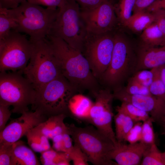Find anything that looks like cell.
Segmentation results:
<instances>
[{"label":"cell","instance_id":"cell-1","mask_svg":"<svg viewBox=\"0 0 165 165\" xmlns=\"http://www.w3.org/2000/svg\"><path fill=\"white\" fill-rule=\"evenodd\" d=\"M46 38L58 62L61 74L79 93L87 90L92 95L102 87L81 52L60 38L48 35Z\"/></svg>","mask_w":165,"mask_h":165},{"label":"cell","instance_id":"cell-2","mask_svg":"<svg viewBox=\"0 0 165 165\" xmlns=\"http://www.w3.org/2000/svg\"><path fill=\"white\" fill-rule=\"evenodd\" d=\"M114 40L110 64L98 80L102 87L112 92L123 87L126 80L134 74L137 62V50L122 30L116 31Z\"/></svg>","mask_w":165,"mask_h":165},{"label":"cell","instance_id":"cell-3","mask_svg":"<svg viewBox=\"0 0 165 165\" xmlns=\"http://www.w3.org/2000/svg\"><path fill=\"white\" fill-rule=\"evenodd\" d=\"M6 10L17 25L15 30L28 35L30 41L34 42L49 35L59 9L44 8L26 0L16 8Z\"/></svg>","mask_w":165,"mask_h":165},{"label":"cell","instance_id":"cell-4","mask_svg":"<svg viewBox=\"0 0 165 165\" xmlns=\"http://www.w3.org/2000/svg\"><path fill=\"white\" fill-rule=\"evenodd\" d=\"M35 90L32 109L39 111L48 118L62 114L70 116L69 101L79 93L62 74Z\"/></svg>","mask_w":165,"mask_h":165},{"label":"cell","instance_id":"cell-5","mask_svg":"<svg viewBox=\"0 0 165 165\" xmlns=\"http://www.w3.org/2000/svg\"><path fill=\"white\" fill-rule=\"evenodd\" d=\"M67 125L74 144L81 149L89 162L94 165H117L110 157L115 144L110 138L93 126Z\"/></svg>","mask_w":165,"mask_h":165},{"label":"cell","instance_id":"cell-6","mask_svg":"<svg viewBox=\"0 0 165 165\" xmlns=\"http://www.w3.org/2000/svg\"><path fill=\"white\" fill-rule=\"evenodd\" d=\"M31 43L29 62L23 74L36 90L61 74L58 62L46 38Z\"/></svg>","mask_w":165,"mask_h":165},{"label":"cell","instance_id":"cell-7","mask_svg":"<svg viewBox=\"0 0 165 165\" xmlns=\"http://www.w3.org/2000/svg\"><path fill=\"white\" fill-rule=\"evenodd\" d=\"M19 72H0V104L12 106V112L28 111L34 101L36 90L31 83Z\"/></svg>","mask_w":165,"mask_h":165},{"label":"cell","instance_id":"cell-8","mask_svg":"<svg viewBox=\"0 0 165 165\" xmlns=\"http://www.w3.org/2000/svg\"><path fill=\"white\" fill-rule=\"evenodd\" d=\"M87 33L79 5L75 0H67L59 9L49 35L63 39L82 52Z\"/></svg>","mask_w":165,"mask_h":165},{"label":"cell","instance_id":"cell-9","mask_svg":"<svg viewBox=\"0 0 165 165\" xmlns=\"http://www.w3.org/2000/svg\"><path fill=\"white\" fill-rule=\"evenodd\" d=\"M32 43L25 35L12 30L0 39V72L23 71L29 61Z\"/></svg>","mask_w":165,"mask_h":165},{"label":"cell","instance_id":"cell-10","mask_svg":"<svg viewBox=\"0 0 165 165\" xmlns=\"http://www.w3.org/2000/svg\"><path fill=\"white\" fill-rule=\"evenodd\" d=\"M116 31L97 34L87 33L85 37L82 53L97 80L110 63Z\"/></svg>","mask_w":165,"mask_h":165},{"label":"cell","instance_id":"cell-11","mask_svg":"<svg viewBox=\"0 0 165 165\" xmlns=\"http://www.w3.org/2000/svg\"><path fill=\"white\" fill-rule=\"evenodd\" d=\"M92 96L95 101L87 120L115 143L117 141L112 125L114 116L112 108L114 99L113 92L102 87Z\"/></svg>","mask_w":165,"mask_h":165},{"label":"cell","instance_id":"cell-12","mask_svg":"<svg viewBox=\"0 0 165 165\" xmlns=\"http://www.w3.org/2000/svg\"><path fill=\"white\" fill-rule=\"evenodd\" d=\"M114 4L113 0H106L94 9L80 10L87 33L101 34L115 31L119 29Z\"/></svg>","mask_w":165,"mask_h":165},{"label":"cell","instance_id":"cell-13","mask_svg":"<svg viewBox=\"0 0 165 165\" xmlns=\"http://www.w3.org/2000/svg\"><path fill=\"white\" fill-rule=\"evenodd\" d=\"M48 118L38 110L23 112L20 116L12 120L0 131V143H13L19 141L28 131Z\"/></svg>","mask_w":165,"mask_h":165},{"label":"cell","instance_id":"cell-14","mask_svg":"<svg viewBox=\"0 0 165 165\" xmlns=\"http://www.w3.org/2000/svg\"><path fill=\"white\" fill-rule=\"evenodd\" d=\"M113 93L114 99L130 103L148 113L154 122L165 114V101L152 95L130 94L123 87Z\"/></svg>","mask_w":165,"mask_h":165},{"label":"cell","instance_id":"cell-15","mask_svg":"<svg viewBox=\"0 0 165 165\" xmlns=\"http://www.w3.org/2000/svg\"><path fill=\"white\" fill-rule=\"evenodd\" d=\"M149 145L140 141L133 143L116 141L110 157L117 165H140L144 154Z\"/></svg>","mask_w":165,"mask_h":165},{"label":"cell","instance_id":"cell-16","mask_svg":"<svg viewBox=\"0 0 165 165\" xmlns=\"http://www.w3.org/2000/svg\"><path fill=\"white\" fill-rule=\"evenodd\" d=\"M165 64V44L157 47H149L140 44L137 50L135 72L151 69Z\"/></svg>","mask_w":165,"mask_h":165},{"label":"cell","instance_id":"cell-17","mask_svg":"<svg viewBox=\"0 0 165 165\" xmlns=\"http://www.w3.org/2000/svg\"><path fill=\"white\" fill-rule=\"evenodd\" d=\"M67 116L63 114L52 116L36 127L49 139L52 140L58 135L68 133L67 124L64 122Z\"/></svg>","mask_w":165,"mask_h":165},{"label":"cell","instance_id":"cell-18","mask_svg":"<svg viewBox=\"0 0 165 165\" xmlns=\"http://www.w3.org/2000/svg\"><path fill=\"white\" fill-rule=\"evenodd\" d=\"M36 156L23 141L19 140L13 144L11 165H39Z\"/></svg>","mask_w":165,"mask_h":165},{"label":"cell","instance_id":"cell-19","mask_svg":"<svg viewBox=\"0 0 165 165\" xmlns=\"http://www.w3.org/2000/svg\"><path fill=\"white\" fill-rule=\"evenodd\" d=\"M93 103L88 97L81 94H76L69 102L70 116L79 119L87 120Z\"/></svg>","mask_w":165,"mask_h":165},{"label":"cell","instance_id":"cell-20","mask_svg":"<svg viewBox=\"0 0 165 165\" xmlns=\"http://www.w3.org/2000/svg\"><path fill=\"white\" fill-rule=\"evenodd\" d=\"M154 22L152 13L145 10L133 13L123 27L134 32L141 34Z\"/></svg>","mask_w":165,"mask_h":165},{"label":"cell","instance_id":"cell-21","mask_svg":"<svg viewBox=\"0 0 165 165\" xmlns=\"http://www.w3.org/2000/svg\"><path fill=\"white\" fill-rule=\"evenodd\" d=\"M140 44L149 47L161 46L165 44V35L153 22L141 34Z\"/></svg>","mask_w":165,"mask_h":165},{"label":"cell","instance_id":"cell-22","mask_svg":"<svg viewBox=\"0 0 165 165\" xmlns=\"http://www.w3.org/2000/svg\"><path fill=\"white\" fill-rule=\"evenodd\" d=\"M25 136L28 145L35 152L41 153L51 148L49 139L36 127L28 131Z\"/></svg>","mask_w":165,"mask_h":165},{"label":"cell","instance_id":"cell-23","mask_svg":"<svg viewBox=\"0 0 165 165\" xmlns=\"http://www.w3.org/2000/svg\"><path fill=\"white\" fill-rule=\"evenodd\" d=\"M117 112L114 116L116 140L118 142H126L127 135L136 122L125 114Z\"/></svg>","mask_w":165,"mask_h":165},{"label":"cell","instance_id":"cell-24","mask_svg":"<svg viewBox=\"0 0 165 165\" xmlns=\"http://www.w3.org/2000/svg\"><path fill=\"white\" fill-rule=\"evenodd\" d=\"M41 154V163L44 165H68L72 161L69 154L57 151L52 147Z\"/></svg>","mask_w":165,"mask_h":165},{"label":"cell","instance_id":"cell-25","mask_svg":"<svg viewBox=\"0 0 165 165\" xmlns=\"http://www.w3.org/2000/svg\"><path fill=\"white\" fill-rule=\"evenodd\" d=\"M136 0H119L114 4L115 11L119 24V28L123 27L132 14Z\"/></svg>","mask_w":165,"mask_h":165},{"label":"cell","instance_id":"cell-26","mask_svg":"<svg viewBox=\"0 0 165 165\" xmlns=\"http://www.w3.org/2000/svg\"><path fill=\"white\" fill-rule=\"evenodd\" d=\"M116 110L125 114L136 122H144L150 117L147 112L127 102H121V105L117 106Z\"/></svg>","mask_w":165,"mask_h":165},{"label":"cell","instance_id":"cell-27","mask_svg":"<svg viewBox=\"0 0 165 165\" xmlns=\"http://www.w3.org/2000/svg\"><path fill=\"white\" fill-rule=\"evenodd\" d=\"M141 165H165V158L154 143L149 145L145 151Z\"/></svg>","mask_w":165,"mask_h":165},{"label":"cell","instance_id":"cell-28","mask_svg":"<svg viewBox=\"0 0 165 165\" xmlns=\"http://www.w3.org/2000/svg\"><path fill=\"white\" fill-rule=\"evenodd\" d=\"M53 142L52 148L59 152L69 154L71 152L74 146L72 139L68 132L58 135L52 140Z\"/></svg>","mask_w":165,"mask_h":165},{"label":"cell","instance_id":"cell-29","mask_svg":"<svg viewBox=\"0 0 165 165\" xmlns=\"http://www.w3.org/2000/svg\"><path fill=\"white\" fill-rule=\"evenodd\" d=\"M17 25L8 14L6 9L0 7V39L6 37L12 30H16Z\"/></svg>","mask_w":165,"mask_h":165},{"label":"cell","instance_id":"cell-30","mask_svg":"<svg viewBox=\"0 0 165 165\" xmlns=\"http://www.w3.org/2000/svg\"><path fill=\"white\" fill-rule=\"evenodd\" d=\"M153 119L150 117L143 122L142 125L141 142L147 145L155 143V135L153 126Z\"/></svg>","mask_w":165,"mask_h":165},{"label":"cell","instance_id":"cell-31","mask_svg":"<svg viewBox=\"0 0 165 165\" xmlns=\"http://www.w3.org/2000/svg\"><path fill=\"white\" fill-rule=\"evenodd\" d=\"M126 87L123 88L127 93L133 95H150L148 87L145 86L137 81L132 76L127 81Z\"/></svg>","mask_w":165,"mask_h":165},{"label":"cell","instance_id":"cell-32","mask_svg":"<svg viewBox=\"0 0 165 165\" xmlns=\"http://www.w3.org/2000/svg\"><path fill=\"white\" fill-rule=\"evenodd\" d=\"M148 89L152 95L165 101V86L160 77L159 67L156 68L154 78Z\"/></svg>","mask_w":165,"mask_h":165},{"label":"cell","instance_id":"cell-33","mask_svg":"<svg viewBox=\"0 0 165 165\" xmlns=\"http://www.w3.org/2000/svg\"><path fill=\"white\" fill-rule=\"evenodd\" d=\"M156 68L151 69L149 70L147 69L139 70L135 72L132 76L142 85L148 87L154 78Z\"/></svg>","mask_w":165,"mask_h":165},{"label":"cell","instance_id":"cell-34","mask_svg":"<svg viewBox=\"0 0 165 165\" xmlns=\"http://www.w3.org/2000/svg\"><path fill=\"white\" fill-rule=\"evenodd\" d=\"M13 143H0V165H11Z\"/></svg>","mask_w":165,"mask_h":165},{"label":"cell","instance_id":"cell-35","mask_svg":"<svg viewBox=\"0 0 165 165\" xmlns=\"http://www.w3.org/2000/svg\"><path fill=\"white\" fill-rule=\"evenodd\" d=\"M69 155L73 165H88L89 162L86 156L81 149L75 144Z\"/></svg>","mask_w":165,"mask_h":165},{"label":"cell","instance_id":"cell-36","mask_svg":"<svg viewBox=\"0 0 165 165\" xmlns=\"http://www.w3.org/2000/svg\"><path fill=\"white\" fill-rule=\"evenodd\" d=\"M142 123L141 122L136 123L127 135L125 139L126 142L133 143L140 141Z\"/></svg>","mask_w":165,"mask_h":165},{"label":"cell","instance_id":"cell-37","mask_svg":"<svg viewBox=\"0 0 165 165\" xmlns=\"http://www.w3.org/2000/svg\"><path fill=\"white\" fill-rule=\"evenodd\" d=\"M28 2L38 5L45 6L47 7L56 9H61L65 5L67 0H27Z\"/></svg>","mask_w":165,"mask_h":165},{"label":"cell","instance_id":"cell-38","mask_svg":"<svg viewBox=\"0 0 165 165\" xmlns=\"http://www.w3.org/2000/svg\"><path fill=\"white\" fill-rule=\"evenodd\" d=\"M151 12L154 17V22L165 35V9H158Z\"/></svg>","mask_w":165,"mask_h":165},{"label":"cell","instance_id":"cell-39","mask_svg":"<svg viewBox=\"0 0 165 165\" xmlns=\"http://www.w3.org/2000/svg\"><path fill=\"white\" fill-rule=\"evenodd\" d=\"M9 107L8 105L0 104V131L6 127L11 116L12 112L9 110Z\"/></svg>","mask_w":165,"mask_h":165},{"label":"cell","instance_id":"cell-40","mask_svg":"<svg viewBox=\"0 0 165 165\" xmlns=\"http://www.w3.org/2000/svg\"><path fill=\"white\" fill-rule=\"evenodd\" d=\"M80 10H87L94 9L106 0H75Z\"/></svg>","mask_w":165,"mask_h":165},{"label":"cell","instance_id":"cell-41","mask_svg":"<svg viewBox=\"0 0 165 165\" xmlns=\"http://www.w3.org/2000/svg\"><path fill=\"white\" fill-rule=\"evenodd\" d=\"M156 0H136L133 9V13L146 9Z\"/></svg>","mask_w":165,"mask_h":165},{"label":"cell","instance_id":"cell-42","mask_svg":"<svg viewBox=\"0 0 165 165\" xmlns=\"http://www.w3.org/2000/svg\"><path fill=\"white\" fill-rule=\"evenodd\" d=\"M27 0H0V7L7 9H14Z\"/></svg>","mask_w":165,"mask_h":165},{"label":"cell","instance_id":"cell-43","mask_svg":"<svg viewBox=\"0 0 165 165\" xmlns=\"http://www.w3.org/2000/svg\"><path fill=\"white\" fill-rule=\"evenodd\" d=\"M158 9H165V0H156L145 10L151 12Z\"/></svg>","mask_w":165,"mask_h":165},{"label":"cell","instance_id":"cell-44","mask_svg":"<svg viewBox=\"0 0 165 165\" xmlns=\"http://www.w3.org/2000/svg\"><path fill=\"white\" fill-rule=\"evenodd\" d=\"M160 77L165 86V64L159 67Z\"/></svg>","mask_w":165,"mask_h":165},{"label":"cell","instance_id":"cell-45","mask_svg":"<svg viewBox=\"0 0 165 165\" xmlns=\"http://www.w3.org/2000/svg\"><path fill=\"white\" fill-rule=\"evenodd\" d=\"M159 125L161 128L162 134L165 136V115L161 118Z\"/></svg>","mask_w":165,"mask_h":165},{"label":"cell","instance_id":"cell-46","mask_svg":"<svg viewBox=\"0 0 165 165\" xmlns=\"http://www.w3.org/2000/svg\"><path fill=\"white\" fill-rule=\"evenodd\" d=\"M163 154L164 157L165 158V151L164 152H163Z\"/></svg>","mask_w":165,"mask_h":165}]
</instances>
